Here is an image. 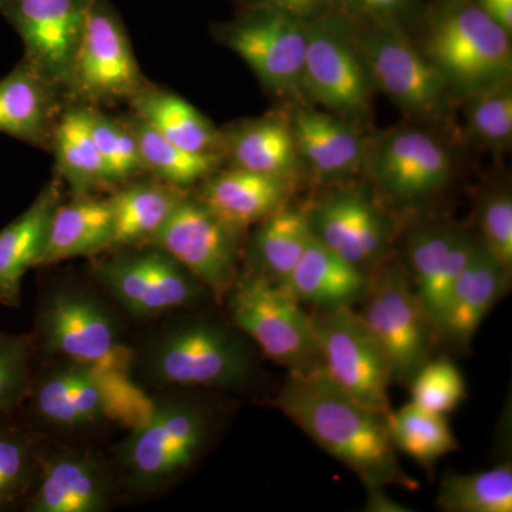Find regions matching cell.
<instances>
[{"label":"cell","mask_w":512,"mask_h":512,"mask_svg":"<svg viewBox=\"0 0 512 512\" xmlns=\"http://www.w3.org/2000/svg\"><path fill=\"white\" fill-rule=\"evenodd\" d=\"M275 404L366 487L393 484L416 490L417 481L400 466L387 423L389 414L353 400L322 369L309 375L289 373Z\"/></svg>","instance_id":"6da1fadb"},{"label":"cell","mask_w":512,"mask_h":512,"mask_svg":"<svg viewBox=\"0 0 512 512\" xmlns=\"http://www.w3.org/2000/svg\"><path fill=\"white\" fill-rule=\"evenodd\" d=\"M160 389L237 390L252 382L254 356L239 330L205 315L171 320L133 349L131 377Z\"/></svg>","instance_id":"7a4b0ae2"},{"label":"cell","mask_w":512,"mask_h":512,"mask_svg":"<svg viewBox=\"0 0 512 512\" xmlns=\"http://www.w3.org/2000/svg\"><path fill=\"white\" fill-rule=\"evenodd\" d=\"M212 433L214 414L197 397H153L146 417L117 447V481L137 495L163 491L200 460Z\"/></svg>","instance_id":"3957f363"},{"label":"cell","mask_w":512,"mask_h":512,"mask_svg":"<svg viewBox=\"0 0 512 512\" xmlns=\"http://www.w3.org/2000/svg\"><path fill=\"white\" fill-rule=\"evenodd\" d=\"M151 399L134 380L57 360L42 375L33 376L26 400L42 429L74 436L113 423L131 429L146 417Z\"/></svg>","instance_id":"277c9868"},{"label":"cell","mask_w":512,"mask_h":512,"mask_svg":"<svg viewBox=\"0 0 512 512\" xmlns=\"http://www.w3.org/2000/svg\"><path fill=\"white\" fill-rule=\"evenodd\" d=\"M36 345L56 360L93 367L133 380V348H128L116 315L100 296L80 285L50 289L36 315Z\"/></svg>","instance_id":"5b68a950"},{"label":"cell","mask_w":512,"mask_h":512,"mask_svg":"<svg viewBox=\"0 0 512 512\" xmlns=\"http://www.w3.org/2000/svg\"><path fill=\"white\" fill-rule=\"evenodd\" d=\"M224 299L234 328L269 359L295 375L320 369L312 316L284 286L247 269L238 272Z\"/></svg>","instance_id":"8992f818"},{"label":"cell","mask_w":512,"mask_h":512,"mask_svg":"<svg viewBox=\"0 0 512 512\" xmlns=\"http://www.w3.org/2000/svg\"><path fill=\"white\" fill-rule=\"evenodd\" d=\"M359 303L362 308L357 316L386 357L393 382L409 384L429 362L439 336L406 268L384 261L369 275Z\"/></svg>","instance_id":"52a82bcc"},{"label":"cell","mask_w":512,"mask_h":512,"mask_svg":"<svg viewBox=\"0 0 512 512\" xmlns=\"http://www.w3.org/2000/svg\"><path fill=\"white\" fill-rule=\"evenodd\" d=\"M423 53L448 86L467 96L510 82V33L476 3L447 9L431 26Z\"/></svg>","instance_id":"ba28073f"},{"label":"cell","mask_w":512,"mask_h":512,"mask_svg":"<svg viewBox=\"0 0 512 512\" xmlns=\"http://www.w3.org/2000/svg\"><path fill=\"white\" fill-rule=\"evenodd\" d=\"M92 272L124 312L137 319L187 311L207 298L208 289L173 256L154 244L111 249ZM211 295V293H210Z\"/></svg>","instance_id":"9c48e42d"},{"label":"cell","mask_w":512,"mask_h":512,"mask_svg":"<svg viewBox=\"0 0 512 512\" xmlns=\"http://www.w3.org/2000/svg\"><path fill=\"white\" fill-rule=\"evenodd\" d=\"M148 84L119 16L104 0H93L70 70L67 101L100 109L128 103Z\"/></svg>","instance_id":"30bf717a"},{"label":"cell","mask_w":512,"mask_h":512,"mask_svg":"<svg viewBox=\"0 0 512 512\" xmlns=\"http://www.w3.org/2000/svg\"><path fill=\"white\" fill-rule=\"evenodd\" d=\"M320 369L353 400L389 414V363L352 306L323 309L312 316Z\"/></svg>","instance_id":"8fae6325"},{"label":"cell","mask_w":512,"mask_h":512,"mask_svg":"<svg viewBox=\"0 0 512 512\" xmlns=\"http://www.w3.org/2000/svg\"><path fill=\"white\" fill-rule=\"evenodd\" d=\"M241 234L195 195L185 194L151 244L180 262L217 301H224L238 275Z\"/></svg>","instance_id":"7c38bea8"},{"label":"cell","mask_w":512,"mask_h":512,"mask_svg":"<svg viewBox=\"0 0 512 512\" xmlns=\"http://www.w3.org/2000/svg\"><path fill=\"white\" fill-rule=\"evenodd\" d=\"M360 53L369 76L404 113L416 119H440L450 86L402 33L392 26H379L362 40Z\"/></svg>","instance_id":"4fadbf2b"},{"label":"cell","mask_w":512,"mask_h":512,"mask_svg":"<svg viewBox=\"0 0 512 512\" xmlns=\"http://www.w3.org/2000/svg\"><path fill=\"white\" fill-rule=\"evenodd\" d=\"M92 2L0 0V13L22 39L23 60L59 87L64 97Z\"/></svg>","instance_id":"5bb4252c"},{"label":"cell","mask_w":512,"mask_h":512,"mask_svg":"<svg viewBox=\"0 0 512 512\" xmlns=\"http://www.w3.org/2000/svg\"><path fill=\"white\" fill-rule=\"evenodd\" d=\"M220 37L268 89L284 93L302 84L308 23L274 10L255 9L222 28Z\"/></svg>","instance_id":"9a60e30c"},{"label":"cell","mask_w":512,"mask_h":512,"mask_svg":"<svg viewBox=\"0 0 512 512\" xmlns=\"http://www.w3.org/2000/svg\"><path fill=\"white\" fill-rule=\"evenodd\" d=\"M369 77L343 23L322 16L308 23L302 84L313 99L346 116L362 113L369 99Z\"/></svg>","instance_id":"2e32d148"},{"label":"cell","mask_w":512,"mask_h":512,"mask_svg":"<svg viewBox=\"0 0 512 512\" xmlns=\"http://www.w3.org/2000/svg\"><path fill=\"white\" fill-rule=\"evenodd\" d=\"M316 241L370 275L386 261L392 225L376 202L359 190L336 192L306 210Z\"/></svg>","instance_id":"e0dca14e"},{"label":"cell","mask_w":512,"mask_h":512,"mask_svg":"<svg viewBox=\"0 0 512 512\" xmlns=\"http://www.w3.org/2000/svg\"><path fill=\"white\" fill-rule=\"evenodd\" d=\"M116 473L93 451L40 447L39 468L30 491V512L106 511L117 490Z\"/></svg>","instance_id":"ac0fdd59"},{"label":"cell","mask_w":512,"mask_h":512,"mask_svg":"<svg viewBox=\"0 0 512 512\" xmlns=\"http://www.w3.org/2000/svg\"><path fill=\"white\" fill-rule=\"evenodd\" d=\"M477 241V235L466 228L436 222L417 225L407 235L404 268L436 330L451 289L473 255Z\"/></svg>","instance_id":"d6986e66"},{"label":"cell","mask_w":512,"mask_h":512,"mask_svg":"<svg viewBox=\"0 0 512 512\" xmlns=\"http://www.w3.org/2000/svg\"><path fill=\"white\" fill-rule=\"evenodd\" d=\"M370 168L387 197L414 202L439 192L450 180L453 163L430 134L403 130L380 141Z\"/></svg>","instance_id":"ffe728a7"},{"label":"cell","mask_w":512,"mask_h":512,"mask_svg":"<svg viewBox=\"0 0 512 512\" xmlns=\"http://www.w3.org/2000/svg\"><path fill=\"white\" fill-rule=\"evenodd\" d=\"M67 104L62 90L22 59L0 80V133L50 150Z\"/></svg>","instance_id":"44dd1931"},{"label":"cell","mask_w":512,"mask_h":512,"mask_svg":"<svg viewBox=\"0 0 512 512\" xmlns=\"http://www.w3.org/2000/svg\"><path fill=\"white\" fill-rule=\"evenodd\" d=\"M508 272L478 238L473 255L451 289L437 335L458 349L467 348L478 328L503 298L510 284Z\"/></svg>","instance_id":"7402d4cb"},{"label":"cell","mask_w":512,"mask_h":512,"mask_svg":"<svg viewBox=\"0 0 512 512\" xmlns=\"http://www.w3.org/2000/svg\"><path fill=\"white\" fill-rule=\"evenodd\" d=\"M289 177L229 167L201 181L195 197L231 227L245 229L284 208L292 194Z\"/></svg>","instance_id":"603a6c76"},{"label":"cell","mask_w":512,"mask_h":512,"mask_svg":"<svg viewBox=\"0 0 512 512\" xmlns=\"http://www.w3.org/2000/svg\"><path fill=\"white\" fill-rule=\"evenodd\" d=\"M63 200L64 183L55 175L28 210L0 229V305H20L23 276L39 268L50 220Z\"/></svg>","instance_id":"cb8c5ba5"},{"label":"cell","mask_w":512,"mask_h":512,"mask_svg":"<svg viewBox=\"0 0 512 512\" xmlns=\"http://www.w3.org/2000/svg\"><path fill=\"white\" fill-rule=\"evenodd\" d=\"M369 275L330 251L315 238L309 239L284 288L296 301L323 309L343 308L362 301Z\"/></svg>","instance_id":"d4e9b609"},{"label":"cell","mask_w":512,"mask_h":512,"mask_svg":"<svg viewBox=\"0 0 512 512\" xmlns=\"http://www.w3.org/2000/svg\"><path fill=\"white\" fill-rule=\"evenodd\" d=\"M111 231L109 198L73 194L72 200H63L53 212L40 266L103 254L109 251Z\"/></svg>","instance_id":"484cf974"},{"label":"cell","mask_w":512,"mask_h":512,"mask_svg":"<svg viewBox=\"0 0 512 512\" xmlns=\"http://www.w3.org/2000/svg\"><path fill=\"white\" fill-rule=\"evenodd\" d=\"M185 194L154 177L120 185L109 197L113 215L109 251L151 244Z\"/></svg>","instance_id":"4316f807"},{"label":"cell","mask_w":512,"mask_h":512,"mask_svg":"<svg viewBox=\"0 0 512 512\" xmlns=\"http://www.w3.org/2000/svg\"><path fill=\"white\" fill-rule=\"evenodd\" d=\"M291 127L299 157L323 180L346 177L362 164V140L342 120L316 110H299Z\"/></svg>","instance_id":"83f0119b"},{"label":"cell","mask_w":512,"mask_h":512,"mask_svg":"<svg viewBox=\"0 0 512 512\" xmlns=\"http://www.w3.org/2000/svg\"><path fill=\"white\" fill-rule=\"evenodd\" d=\"M221 134L222 154L231 167L291 178L301 163L291 124L284 120L244 121Z\"/></svg>","instance_id":"f1b7e54d"},{"label":"cell","mask_w":512,"mask_h":512,"mask_svg":"<svg viewBox=\"0 0 512 512\" xmlns=\"http://www.w3.org/2000/svg\"><path fill=\"white\" fill-rule=\"evenodd\" d=\"M56 175L73 194H93L113 187L90 127L89 106L69 103L53 133Z\"/></svg>","instance_id":"f546056e"},{"label":"cell","mask_w":512,"mask_h":512,"mask_svg":"<svg viewBox=\"0 0 512 512\" xmlns=\"http://www.w3.org/2000/svg\"><path fill=\"white\" fill-rule=\"evenodd\" d=\"M128 104L131 113L175 146L194 153L222 154L221 131L178 94L150 83Z\"/></svg>","instance_id":"4dcf8cb0"},{"label":"cell","mask_w":512,"mask_h":512,"mask_svg":"<svg viewBox=\"0 0 512 512\" xmlns=\"http://www.w3.org/2000/svg\"><path fill=\"white\" fill-rule=\"evenodd\" d=\"M311 237L306 211L291 210L285 205L259 222L249 239V271L284 285Z\"/></svg>","instance_id":"1f68e13d"},{"label":"cell","mask_w":512,"mask_h":512,"mask_svg":"<svg viewBox=\"0 0 512 512\" xmlns=\"http://www.w3.org/2000/svg\"><path fill=\"white\" fill-rule=\"evenodd\" d=\"M124 120L136 136L146 173L178 190L185 191L201 183L225 161L221 153H194L175 146L134 113Z\"/></svg>","instance_id":"d6a6232c"},{"label":"cell","mask_w":512,"mask_h":512,"mask_svg":"<svg viewBox=\"0 0 512 512\" xmlns=\"http://www.w3.org/2000/svg\"><path fill=\"white\" fill-rule=\"evenodd\" d=\"M390 437L397 451L430 470L441 457L456 451L458 443L444 414L429 412L416 403L387 416Z\"/></svg>","instance_id":"836d02e7"},{"label":"cell","mask_w":512,"mask_h":512,"mask_svg":"<svg viewBox=\"0 0 512 512\" xmlns=\"http://www.w3.org/2000/svg\"><path fill=\"white\" fill-rule=\"evenodd\" d=\"M437 507L447 512H511V464L476 474H448L441 481Z\"/></svg>","instance_id":"e575fe53"},{"label":"cell","mask_w":512,"mask_h":512,"mask_svg":"<svg viewBox=\"0 0 512 512\" xmlns=\"http://www.w3.org/2000/svg\"><path fill=\"white\" fill-rule=\"evenodd\" d=\"M0 414V510L12 507L30 494L39 468L37 439Z\"/></svg>","instance_id":"d590c367"},{"label":"cell","mask_w":512,"mask_h":512,"mask_svg":"<svg viewBox=\"0 0 512 512\" xmlns=\"http://www.w3.org/2000/svg\"><path fill=\"white\" fill-rule=\"evenodd\" d=\"M90 127L111 185L120 187L146 173L136 136L126 120L107 116L99 107H89Z\"/></svg>","instance_id":"8d00e7d4"},{"label":"cell","mask_w":512,"mask_h":512,"mask_svg":"<svg viewBox=\"0 0 512 512\" xmlns=\"http://www.w3.org/2000/svg\"><path fill=\"white\" fill-rule=\"evenodd\" d=\"M33 336L0 333V414H12L28 399L33 382Z\"/></svg>","instance_id":"74e56055"},{"label":"cell","mask_w":512,"mask_h":512,"mask_svg":"<svg viewBox=\"0 0 512 512\" xmlns=\"http://www.w3.org/2000/svg\"><path fill=\"white\" fill-rule=\"evenodd\" d=\"M467 107L468 127L485 146H507L512 136V93L507 84L471 94Z\"/></svg>","instance_id":"f35d334b"},{"label":"cell","mask_w":512,"mask_h":512,"mask_svg":"<svg viewBox=\"0 0 512 512\" xmlns=\"http://www.w3.org/2000/svg\"><path fill=\"white\" fill-rule=\"evenodd\" d=\"M409 384L413 403L444 416L466 397L464 377L450 360H429Z\"/></svg>","instance_id":"ab89813d"},{"label":"cell","mask_w":512,"mask_h":512,"mask_svg":"<svg viewBox=\"0 0 512 512\" xmlns=\"http://www.w3.org/2000/svg\"><path fill=\"white\" fill-rule=\"evenodd\" d=\"M480 241L487 251L511 272L512 269V200L510 192L493 191L485 195L478 208Z\"/></svg>","instance_id":"60d3db41"},{"label":"cell","mask_w":512,"mask_h":512,"mask_svg":"<svg viewBox=\"0 0 512 512\" xmlns=\"http://www.w3.org/2000/svg\"><path fill=\"white\" fill-rule=\"evenodd\" d=\"M410 2L412 0H339L349 15L379 26H393L394 20L406 12Z\"/></svg>","instance_id":"b9f144b4"},{"label":"cell","mask_w":512,"mask_h":512,"mask_svg":"<svg viewBox=\"0 0 512 512\" xmlns=\"http://www.w3.org/2000/svg\"><path fill=\"white\" fill-rule=\"evenodd\" d=\"M255 9H268L284 13L303 23H311L320 18L329 0H251Z\"/></svg>","instance_id":"7bdbcfd3"},{"label":"cell","mask_w":512,"mask_h":512,"mask_svg":"<svg viewBox=\"0 0 512 512\" xmlns=\"http://www.w3.org/2000/svg\"><path fill=\"white\" fill-rule=\"evenodd\" d=\"M476 5L480 6L501 28L511 33L512 0H477Z\"/></svg>","instance_id":"ee69618b"},{"label":"cell","mask_w":512,"mask_h":512,"mask_svg":"<svg viewBox=\"0 0 512 512\" xmlns=\"http://www.w3.org/2000/svg\"><path fill=\"white\" fill-rule=\"evenodd\" d=\"M369 490V501H367V510L370 511H404L402 505H397L393 501L387 500L383 494V487H367Z\"/></svg>","instance_id":"f6af8a7d"}]
</instances>
